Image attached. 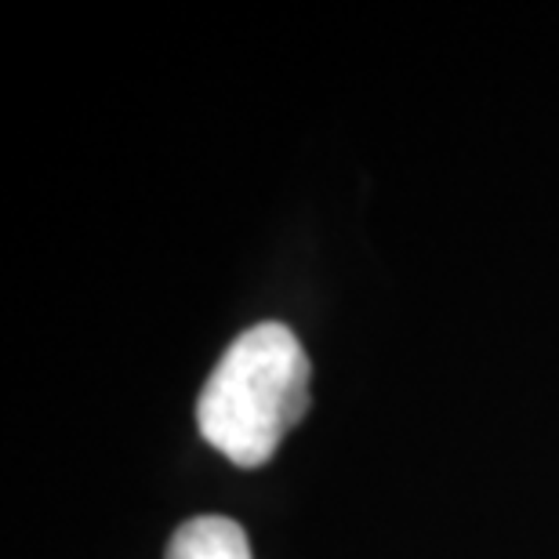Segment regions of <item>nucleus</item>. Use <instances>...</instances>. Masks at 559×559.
Masks as SVG:
<instances>
[{
	"mask_svg": "<svg viewBox=\"0 0 559 559\" xmlns=\"http://www.w3.org/2000/svg\"><path fill=\"white\" fill-rule=\"evenodd\" d=\"M309 356L284 323L243 331L197 404L200 436L233 465L259 468L309 411Z\"/></svg>",
	"mask_w": 559,
	"mask_h": 559,
	"instance_id": "nucleus-1",
	"label": "nucleus"
},
{
	"mask_svg": "<svg viewBox=\"0 0 559 559\" xmlns=\"http://www.w3.org/2000/svg\"><path fill=\"white\" fill-rule=\"evenodd\" d=\"M164 559H251V545L237 520L197 516L175 531Z\"/></svg>",
	"mask_w": 559,
	"mask_h": 559,
	"instance_id": "nucleus-2",
	"label": "nucleus"
}]
</instances>
